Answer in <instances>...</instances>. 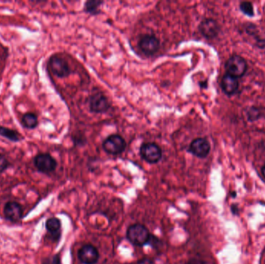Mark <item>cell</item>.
<instances>
[{
	"mask_svg": "<svg viewBox=\"0 0 265 264\" xmlns=\"http://www.w3.org/2000/svg\"><path fill=\"white\" fill-rule=\"evenodd\" d=\"M151 237L148 228L139 223L131 225L126 230V239L134 246H145L149 243Z\"/></svg>",
	"mask_w": 265,
	"mask_h": 264,
	"instance_id": "6da1fadb",
	"label": "cell"
},
{
	"mask_svg": "<svg viewBox=\"0 0 265 264\" xmlns=\"http://www.w3.org/2000/svg\"><path fill=\"white\" fill-rule=\"evenodd\" d=\"M225 68L228 75L237 78L242 77L247 72V65L242 57L234 55L228 59Z\"/></svg>",
	"mask_w": 265,
	"mask_h": 264,
	"instance_id": "7a4b0ae2",
	"label": "cell"
},
{
	"mask_svg": "<svg viewBox=\"0 0 265 264\" xmlns=\"http://www.w3.org/2000/svg\"><path fill=\"white\" fill-rule=\"evenodd\" d=\"M35 168L40 173L48 174L52 173L56 169V160L48 153H39L35 156L33 160Z\"/></svg>",
	"mask_w": 265,
	"mask_h": 264,
	"instance_id": "3957f363",
	"label": "cell"
},
{
	"mask_svg": "<svg viewBox=\"0 0 265 264\" xmlns=\"http://www.w3.org/2000/svg\"><path fill=\"white\" fill-rule=\"evenodd\" d=\"M141 157L150 164H156L162 157V151L158 145L154 143H144L140 149Z\"/></svg>",
	"mask_w": 265,
	"mask_h": 264,
	"instance_id": "277c9868",
	"label": "cell"
},
{
	"mask_svg": "<svg viewBox=\"0 0 265 264\" xmlns=\"http://www.w3.org/2000/svg\"><path fill=\"white\" fill-rule=\"evenodd\" d=\"M48 67L54 75L58 78H66L71 74L68 62L61 57L54 55L48 62Z\"/></svg>",
	"mask_w": 265,
	"mask_h": 264,
	"instance_id": "5b68a950",
	"label": "cell"
},
{
	"mask_svg": "<svg viewBox=\"0 0 265 264\" xmlns=\"http://www.w3.org/2000/svg\"><path fill=\"white\" fill-rule=\"evenodd\" d=\"M126 146L124 139L121 136L116 134L109 136L103 145L105 151L113 155L123 153L126 149Z\"/></svg>",
	"mask_w": 265,
	"mask_h": 264,
	"instance_id": "8992f818",
	"label": "cell"
},
{
	"mask_svg": "<svg viewBox=\"0 0 265 264\" xmlns=\"http://www.w3.org/2000/svg\"><path fill=\"white\" fill-rule=\"evenodd\" d=\"M78 257L83 264H96L100 259L98 249L91 244L84 245L78 252Z\"/></svg>",
	"mask_w": 265,
	"mask_h": 264,
	"instance_id": "52a82bcc",
	"label": "cell"
},
{
	"mask_svg": "<svg viewBox=\"0 0 265 264\" xmlns=\"http://www.w3.org/2000/svg\"><path fill=\"white\" fill-rule=\"evenodd\" d=\"M139 47L143 53L147 55H152L158 51L160 47V40L154 35L144 36L139 41Z\"/></svg>",
	"mask_w": 265,
	"mask_h": 264,
	"instance_id": "ba28073f",
	"label": "cell"
},
{
	"mask_svg": "<svg viewBox=\"0 0 265 264\" xmlns=\"http://www.w3.org/2000/svg\"><path fill=\"white\" fill-rule=\"evenodd\" d=\"M189 151L197 157L205 158L210 152V144L206 139H195L189 146Z\"/></svg>",
	"mask_w": 265,
	"mask_h": 264,
	"instance_id": "9c48e42d",
	"label": "cell"
},
{
	"mask_svg": "<svg viewBox=\"0 0 265 264\" xmlns=\"http://www.w3.org/2000/svg\"><path fill=\"white\" fill-rule=\"evenodd\" d=\"M4 216L8 221L17 223L23 217V208L21 204L16 201H8L4 207Z\"/></svg>",
	"mask_w": 265,
	"mask_h": 264,
	"instance_id": "30bf717a",
	"label": "cell"
},
{
	"mask_svg": "<svg viewBox=\"0 0 265 264\" xmlns=\"http://www.w3.org/2000/svg\"><path fill=\"white\" fill-rule=\"evenodd\" d=\"M90 107L93 113H106L110 108V103L103 94L96 93L90 98Z\"/></svg>",
	"mask_w": 265,
	"mask_h": 264,
	"instance_id": "8fae6325",
	"label": "cell"
},
{
	"mask_svg": "<svg viewBox=\"0 0 265 264\" xmlns=\"http://www.w3.org/2000/svg\"><path fill=\"white\" fill-rule=\"evenodd\" d=\"M199 30L206 38H215L219 34L220 27L215 20L212 19L204 20L199 26Z\"/></svg>",
	"mask_w": 265,
	"mask_h": 264,
	"instance_id": "7c38bea8",
	"label": "cell"
},
{
	"mask_svg": "<svg viewBox=\"0 0 265 264\" xmlns=\"http://www.w3.org/2000/svg\"><path fill=\"white\" fill-rule=\"evenodd\" d=\"M221 87H222L223 91H224L226 95H234L238 90V80H237V78L227 74L223 77Z\"/></svg>",
	"mask_w": 265,
	"mask_h": 264,
	"instance_id": "4fadbf2b",
	"label": "cell"
},
{
	"mask_svg": "<svg viewBox=\"0 0 265 264\" xmlns=\"http://www.w3.org/2000/svg\"><path fill=\"white\" fill-rule=\"evenodd\" d=\"M47 231L51 235V238L54 241L58 240L61 237V228H62V223L58 218H50L47 220L46 224Z\"/></svg>",
	"mask_w": 265,
	"mask_h": 264,
	"instance_id": "5bb4252c",
	"label": "cell"
},
{
	"mask_svg": "<svg viewBox=\"0 0 265 264\" xmlns=\"http://www.w3.org/2000/svg\"><path fill=\"white\" fill-rule=\"evenodd\" d=\"M0 136L14 143H18L23 140V136L19 132L4 126H0Z\"/></svg>",
	"mask_w": 265,
	"mask_h": 264,
	"instance_id": "9a60e30c",
	"label": "cell"
},
{
	"mask_svg": "<svg viewBox=\"0 0 265 264\" xmlns=\"http://www.w3.org/2000/svg\"><path fill=\"white\" fill-rule=\"evenodd\" d=\"M22 125L27 130H33L38 126V118L34 113H26L22 118Z\"/></svg>",
	"mask_w": 265,
	"mask_h": 264,
	"instance_id": "2e32d148",
	"label": "cell"
},
{
	"mask_svg": "<svg viewBox=\"0 0 265 264\" xmlns=\"http://www.w3.org/2000/svg\"><path fill=\"white\" fill-rule=\"evenodd\" d=\"M101 4H103L101 1H89L85 4V10L90 14H97Z\"/></svg>",
	"mask_w": 265,
	"mask_h": 264,
	"instance_id": "e0dca14e",
	"label": "cell"
},
{
	"mask_svg": "<svg viewBox=\"0 0 265 264\" xmlns=\"http://www.w3.org/2000/svg\"><path fill=\"white\" fill-rule=\"evenodd\" d=\"M240 9L242 11L243 14L245 15L248 16V17H254V7L252 5L251 3L250 2H243L240 4Z\"/></svg>",
	"mask_w": 265,
	"mask_h": 264,
	"instance_id": "ac0fdd59",
	"label": "cell"
},
{
	"mask_svg": "<svg viewBox=\"0 0 265 264\" xmlns=\"http://www.w3.org/2000/svg\"><path fill=\"white\" fill-rule=\"evenodd\" d=\"M42 264H61V258L58 254L48 256L42 260Z\"/></svg>",
	"mask_w": 265,
	"mask_h": 264,
	"instance_id": "d6986e66",
	"label": "cell"
},
{
	"mask_svg": "<svg viewBox=\"0 0 265 264\" xmlns=\"http://www.w3.org/2000/svg\"><path fill=\"white\" fill-rule=\"evenodd\" d=\"M9 167H10V162L8 160L4 154L0 153V174L4 173Z\"/></svg>",
	"mask_w": 265,
	"mask_h": 264,
	"instance_id": "ffe728a7",
	"label": "cell"
},
{
	"mask_svg": "<svg viewBox=\"0 0 265 264\" xmlns=\"http://www.w3.org/2000/svg\"><path fill=\"white\" fill-rule=\"evenodd\" d=\"M136 264H155L154 261L151 260L149 258H143V259H140Z\"/></svg>",
	"mask_w": 265,
	"mask_h": 264,
	"instance_id": "44dd1931",
	"label": "cell"
},
{
	"mask_svg": "<svg viewBox=\"0 0 265 264\" xmlns=\"http://www.w3.org/2000/svg\"><path fill=\"white\" fill-rule=\"evenodd\" d=\"M186 264H205V262L201 259H197V258H192V259H189Z\"/></svg>",
	"mask_w": 265,
	"mask_h": 264,
	"instance_id": "7402d4cb",
	"label": "cell"
},
{
	"mask_svg": "<svg viewBox=\"0 0 265 264\" xmlns=\"http://www.w3.org/2000/svg\"><path fill=\"white\" fill-rule=\"evenodd\" d=\"M261 173H262V175H263V178H265V165L263 167V168H262Z\"/></svg>",
	"mask_w": 265,
	"mask_h": 264,
	"instance_id": "603a6c76",
	"label": "cell"
}]
</instances>
